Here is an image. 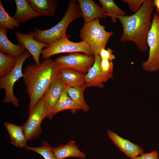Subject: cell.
Listing matches in <instances>:
<instances>
[{"mask_svg":"<svg viewBox=\"0 0 159 159\" xmlns=\"http://www.w3.org/2000/svg\"><path fill=\"white\" fill-rule=\"evenodd\" d=\"M60 70L55 61L49 59L39 65L29 64L26 67L23 78L30 99L29 113L52 83L59 78Z\"/></svg>","mask_w":159,"mask_h":159,"instance_id":"1","label":"cell"},{"mask_svg":"<svg viewBox=\"0 0 159 159\" xmlns=\"http://www.w3.org/2000/svg\"><path fill=\"white\" fill-rule=\"evenodd\" d=\"M154 6L153 0H145L136 12L117 17L123 29L120 38L121 42H132L140 51H147L148 48L147 36L152 25L151 16Z\"/></svg>","mask_w":159,"mask_h":159,"instance_id":"2","label":"cell"},{"mask_svg":"<svg viewBox=\"0 0 159 159\" xmlns=\"http://www.w3.org/2000/svg\"><path fill=\"white\" fill-rule=\"evenodd\" d=\"M81 16L77 1L70 0L64 16L57 24L45 30L36 27L34 28V38L39 42L49 46L60 39L68 37L66 34L68 26L74 20Z\"/></svg>","mask_w":159,"mask_h":159,"instance_id":"3","label":"cell"},{"mask_svg":"<svg viewBox=\"0 0 159 159\" xmlns=\"http://www.w3.org/2000/svg\"><path fill=\"white\" fill-rule=\"evenodd\" d=\"M113 34L105 30V27L100 22L97 18L84 23L80 29L81 39L88 46L94 56L99 55L101 49H105L109 39Z\"/></svg>","mask_w":159,"mask_h":159,"instance_id":"4","label":"cell"},{"mask_svg":"<svg viewBox=\"0 0 159 159\" xmlns=\"http://www.w3.org/2000/svg\"><path fill=\"white\" fill-rule=\"evenodd\" d=\"M31 55L29 52H25L17 58V63L14 69L6 75L1 77L0 87L4 89L5 92L3 100L4 103H10L15 106L19 107L18 100L14 94V86L20 78L23 77L22 66L25 60Z\"/></svg>","mask_w":159,"mask_h":159,"instance_id":"5","label":"cell"},{"mask_svg":"<svg viewBox=\"0 0 159 159\" xmlns=\"http://www.w3.org/2000/svg\"><path fill=\"white\" fill-rule=\"evenodd\" d=\"M147 42L149 48L147 60L142 67L145 71L154 72L159 70V15L154 13L151 29L148 34Z\"/></svg>","mask_w":159,"mask_h":159,"instance_id":"6","label":"cell"},{"mask_svg":"<svg viewBox=\"0 0 159 159\" xmlns=\"http://www.w3.org/2000/svg\"><path fill=\"white\" fill-rule=\"evenodd\" d=\"M80 52L94 56L92 51L85 42H73L67 37L60 39L43 49L41 54L43 59H48L52 56L60 53Z\"/></svg>","mask_w":159,"mask_h":159,"instance_id":"7","label":"cell"},{"mask_svg":"<svg viewBox=\"0 0 159 159\" xmlns=\"http://www.w3.org/2000/svg\"><path fill=\"white\" fill-rule=\"evenodd\" d=\"M95 61L94 55L73 52L58 57L55 60L60 69L69 68L87 73Z\"/></svg>","mask_w":159,"mask_h":159,"instance_id":"8","label":"cell"},{"mask_svg":"<svg viewBox=\"0 0 159 159\" xmlns=\"http://www.w3.org/2000/svg\"><path fill=\"white\" fill-rule=\"evenodd\" d=\"M29 113L28 119L22 126L27 140L37 138L42 132L41 123L46 117L44 102L42 97Z\"/></svg>","mask_w":159,"mask_h":159,"instance_id":"9","label":"cell"},{"mask_svg":"<svg viewBox=\"0 0 159 159\" xmlns=\"http://www.w3.org/2000/svg\"><path fill=\"white\" fill-rule=\"evenodd\" d=\"M66 87L59 78L52 83L43 95L46 117L50 120L52 118L53 110Z\"/></svg>","mask_w":159,"mask_h":159,"instance_id":"10","label":"cell"},{"mask_svg":"<svg viewBox=\"0 0 159 159\" xmlns=\"http://www.w3.org/2000/svg\"><path fill=\"white\" fill-rule=\"evenodd\" d=\"M92 66L85 74V86L87 88L92 87L102 88L104 83L113 78V74L105 73L101 67L102 59L98 55H95Z\"/></svg>","mask_w":159,"mask_h":159,"instance_id":"11","label":"cell"},{"mask_svg":"<svg viewBox=\"0 0 159 159\" xmlns=\"http://www.w3.org/2000/svg\"><path fill=\"white\" fill-rule=\"evenodd\" d=\"M15 34L19 43L27 49L32 56L37 66L39 65V57L42 50L43 48H47L49 45L35 40L33 32L24 34L16 31Z\"/></svg>","mask_w":159,"mask_h":159,"instance_id":"12","label":"cell"},{"mask_svg":"<svg viewBox=\"0 0 159 159\" xmlns=\"http://www.w3.org/2000/svg\"><path fill=\"white\" fill-rule=\"evenodd\" d=\"M107 134L109 138L120 151L124 153L130 159L137 157L143 153V148L138 144L132 143L129 140L121 137L110 130H107Z\"/></svg>","mask_w":159,"mask_h":159,"instance_id":"13","label":"cell"},{"mask_svg":"<svg viewBox=\"0 0 159 159\" xmlns=\"http://www.w3.org/2000/svg\"><path fill=\"white\" fill-rule=\"evenodd\" d=\"M84 23L97 18L104 19L107 15L102 8L92 0H77Z\"/></svg>","mask_w":159,"mask_h":159,"instance_id":"14","label":"cell"},{"mask_svg":"<svg viewBox=\"0 0 159 159\" xmlns=\"http://www.w3.org/2000/svg\"><path fill=\"white\" fill-rule=\"evenodd\" d=\"M7 29L0 27V51L18 58L25 52V49L20 44H15L10 41L6 35Z\"/></svg>","mask_w":159,"mask_h":159,"instance_id":"15","label":"cell"},{"mask_svg":"<svg viewBox=\"0 0 159 159\" xmlns=\"http://www.w3.org/2000/svg\"><path fill=\"white\" fill-rule=\"evenodd\" d=\"M85 74L69 69L63 68L60 70L59 78L67 86L78 88L85 85Z\"/></svg>","mask_w":159,"mask_h":159,"instance_id":"16","label":"cell"},{"mask_svg":"<svg viewBox=\"0 0 159 159\" xmlns=\"http://www.w3.org/2000/svg\"><path fill=\"white\" fill-rule=\"evenodd\" d=\"M15 2L16 9L13 17L19 23L42 16L33 9L28 0H15Z\"/></svg>","mask_w":159,"mask_h":159,"instance_id":"17","label":"cell"},{"mask_svg":"<svg viewBox=\"0 0 159 159\" xmlns=\"http://www.w3.org/2000/svg\"><path fill=\"white\" fill-rule=\"evenodd\" d=\"M52 150L57 159H64L69 157L84 158L86 156L85 153L78 148L75 142L73 140L64 145L52 147Z\"/></svg>","mask_w":159,"mask_h":159,"instance_id":"18","label":"cell"},{"mask_svg":"<svg viewBox=\"0 0 159 159\" xmlns=\"http://www.w3.org/2000/svg\"><path fill=\"white\" fill-rule=\"evenodd\" d=\"M10 136L11 144L19 148L25 147L27 140L22 126H19L8 122H4Z\"/></svg>","mask_w":159,"mask_h":159,"instance_id":"19","label":"cell"},{"mask_svg":"<svg viewBox=\"0 0 159 159\" xmlns=\"http://www.w3.org/2000/svg\"><path fill=\"white\" fill-rule=\"evenodd\" d=\"M33 9L42 16H53L57 5L55 0H28Z\"/></svg>","mask_w":159,"mask_h":159,"instance_id":"20","label":"cell"},{"mask_svg":"<svg viewBox=\"0 0 159 159\" xmlns=\"http://www.w3.org/2000/svg\"><path fill=\"white\" fill-rule=\"evenodd\" d=\"M67 110H70L72 112H74L78 110H81V109L80 107L69 97L66 88L53 110V115L60 111Z\"/></svg>","mask_w":159,"mask_h":159,"instance_id":"21","label":"cell"},{"mask_svg":"<svg viewBox=\"0 0 159 159\" xmlns=\"http://www.w3.org/2000/svg\"><path fill=\"white\" fill-rule=\"evenodd\" d=\"M86 86L78 88L70 87L66 85V90L71 98L81 107L84 112H87L90 110V108L85 101L84 96Z\"/></svg>","mask_w":159,"mask_h":159,"instance_id":"22","label":"cell"},{"mask_svg":"<svg viewBox=\"0 0 159 159\" xmlns=\"http://www.w3.org/2000/svg\"><path fill=\"white\" fill-rule=\"evenodd\" d=\"M107 16L111 18L113 23H115L118 16L125 15V12L120 8L112 0H98Z\"/></svg>","mask_w":159,"mask_h":159,"instance_id":"23","label":"cell"},{"mask_svg":"<svg viewBox=\"0 0 159 159\" xmlns=\"http://www.w3.org/2000/svg\"><path fill=\"white\" fill-rule=\"evenodd\" d=\"M17 58L0 51V77L4 76L14 68Z\"/></svg>","mask_w":159,"mask_h":159,"instance_id":"24","label":"cell"},{"mask_svg":"<svg viewBox=\"0 0 159 159\" xmlns=\"http://www.w3.org/2000/svg\"><path fill=\"white\" fill-rule=\"evenodd\" d=\"M19 23L13 17L11 16L5 10L0 1V27H3L10 29L18 28Z\"/></svg>","mask_w":159,"mask_h":159,"instance_id":"25","label":"cell"},{"mask_svg":"<svg viewBox=\"0 0 159 159\" xmlns=\"http://www.w3.org/2000/svg\"><path fill=\"white\" fill-rule=\"evenodd\" d=\"M25 147L39 154L44 159H57L52 151V147L46 142L43 141L40 147H33L26 145Z\"/></svg>","mask_w":159,"mask_h":159,"instance_id":"26","label":"cell"},{"mask_svg":"<svg viewBox=\"0 0 159 159\" xmlns=\"http://www.w3.org/2000/svg\"><path fill=\"white\" fill-rule=\"evenodd\" d=\"M145 0H122V1L127 4L131 10L135 13L141 7Z\"/></svg>","mask_w":159,"mask_h":159,"instance_id":"27","label":"cell"},{"mask_svg":"<svg viewBox=\"0 0 159 159\" xmlns=\"http://www.w3.org/2000/svg\"><path fill=\"white\" fill-rule=\"evenodd\" d=\"M101 67L104 72L113 74L114 65L112 62L106 59H102Z\"/></svg>","mask_w":159,"mask_h":159,"instance_id":"28","label":"cell"},{"mask_svg":"<svg viewBox=\"0 0 159 159\" xmlns=\"http://www.w3.org/2000/svg\"><path fill=\"white\" fill-rule=\"evenodd\" d=\"M99 56L102 59H106L112 62L116 58L113 54L112 50L110 48L107 49H101Z\"/></svg>","mask_w":159,"mask_h":159,"instance_id":"29","label":"cell"},{"mask_svg":"<svg viewBox=\"0 0 159 159\" xmlns=\"http://www.w3.org/2000/svg\"><path fill=\"white\" fill-rule=\"evenodd\" d=\"M130 159H159L158 153L156 150H154L148 153H142Z\"/></svg>","mask_w":159,"mask_h":159,"instance_id":"30","label":"cell"},{"mask_svg":"<svg viewBox=\"0 0 159 159\" xmlns=\"http://www.w3.org/2000/svg\"><path fill=\"white\" fill-rule=\"evenodd\" d=\"M154 6L157 8V11L159 12V0H154L153 1Z\"/></svg>","mask_w":159,"mask_h":159,"instance_id":"31","label":"cell"}]
</instances>
